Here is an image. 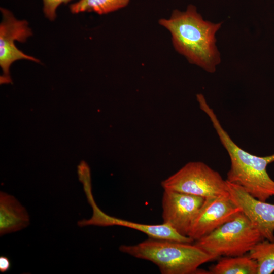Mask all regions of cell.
I'll return each instance as SVG.
<instances>
[{
  "instance_id": "obj_1",
  "label": "cell",
  "mask_w": 274,
  "mask_h": 274,
  "mask_svg": "<svg viewBox=\"0 0 274 274\" xmlns=\"http://www.w3.org/2000/svg\"><path fill=\"white\" fill-rule=\"evenodd\" d=\"M158 23L170 34L175 50L188 61L213 73L221 62L216 34L222 22L204 20L196 6L189 5L185 11L174 10L168 18Z\"/></svg>"
},
{
  "instance_id": "obj_2",
  "label": "cell",
  "mask_w": 274,
  "mask_h": 274,
  "mask_svg": "<svg viewBox=\"0 0 274 274\" xmlns=\"http://www.w3.org/2000/svg\"><path fill=\"white\" fill-rule=\"evenodd\" d=\"M200 108L209 117L221 143L227 151L230 160V168L226 181L240 186L253 197L266 201L274 196V180L267 171V166L274 162V153L258 156L239 147L223 128L213 110L204 95H196Z\"/></svg>"
},
{
  "instance_id": "obj_3",
  "label": "cell",
  "mask_w": 274,
  "mask_h": 274,
  "mask_svg": "<svg viewBox=\"0 0 274 274\" xmlns=\"http://www.w3.org/2000/svg\"><path fill=\"white\" fill-rule=\"evenodd\" d=\"M119 250L134 257L150 261L162 274L199 273L198 267L215 260L194 244L149 237L134 245H121Z\"/></svg>"
},
{
  "instance_id": "obj_4",
  "label": "cell",
  "mask_w": 274,
  "mask_h": 274,
  "mask_svg": "<svg viewBox=\"0 0 274 274\" xmlns=\"http://www.w3.org/2000/svg\"><path fill=\"white\" fill-rule=\"evenodd\" d=\"M263 239L256 227L241 212L194 244L215 260L220 256L244 255Z\"/></svg>"
},
{
  "instance_id": "obj_5",
  "label": "cell",
  "mask_w": 274,
  "mask_h": 274,
  "mask_svg": "<svg viewBox=\"0 0 274 274\" xmlns=\"http://www.w3.org/2000/svg\"><path fill=\"white\" fill-rule=\"evenodd\" d=\"M164 189L175 190L204 198L229 195L227 181L206 163L192 161L161 183Z\"/></svg>"
},
{
  "instance_id": "obj_6",
  "label": "cell",
  "mask_w": 274,
  "mask_h": 274,
  "mask_svg": "<svg viewBox=\"0 0 274 274\" xmlns=\"http://www.w3.org/2000/svg\"><path fill=\"white\" fill-rule=\"evenodd\" d=\"M2 20L0 24V66L2 70L1 84L12 82L10 68L17 60H26L40 63L39 59L29 56L19 50L15 45V41L25 43L32 35L28 23L25 20L16 18L10 10L0 9Z\"/></svg>"
},
{
  "instance_id": "obj_7",
  "label": "cell",
  "mask_w": 274,
  "mask_h": 274,
  "mask_svg": "<svg viewBox=\"0 0 274 274\" xmlns=\"http://www.w3.org/2000/svg\"><path fill=\"white\" fill-rule=\"evenodd\" d=\"M84 191L88 203L91 206L93 214L89 219H82L78 222L79 227L88 225L98 226H120L130 228L143 232L150 237L165 239L184 243H193L194 241L187 236H184L165 223L158 225H149L135 223L124 219L117 218L106 214L97 206L92 193V187L84 188Z\"/></svg>"
},
{
  "instance_id": "obj_8",
  "label": "cell",
  "mask_w": 274,
  "mask_h": 274,
  "mask_svg": "<svg viewBox=\"0 0 274 274\" xmlns=\"http://www.w3.org/2000/svg\"><path fill=\"white\" fill-rule=\"evenodd\" d=\"M241 212L229 195L206 198L194 218L187 236L194 241L208 235Z\"/></svg>"
},
{
  "instance_id": "obj_9",
  "label": "cell",
  "mask_w": 274,
  "mask_h": 274,
  "mask_svg": "<svg viewBox=\"0 0 274 274\" xmlns=\"http://www.w3.org/2000/svg\"><path fill=\"white\" fill-rule=\"evenodd\" d=\"M204 199L203 197L164 189L162 199L163 223L179 234L187 236Z\"/></svg>"
},
{
  "instance_id": "obj_10",
  "label": "cell",
  "mask_w": 274,
  "mask_h": 274,
  "mask_svg": "<svg viewBox=\"0 0 274 274\" xmlns=\"http://www.w3.org/2000/svg\"><path fill=\"white\" fill-rule=\"evenodd\" d=\"M227 182L233 202L256 227L263 239L274 241V204L260 200L240 186Z\"/></svg>"
},
{
  "instance_id": "obj_11",
  "label": "cell",
  "mask_w": 274,
  "mask_h": 274,
  "mask_svg": "<svg viewBox=\"0 0 274 274\" xmlns=\"http://www.w3.org/2000/svg\"><path fill=\"white\" fill-rule=\"evenodd\" d=\"M29 224L25 209L13 196L0 192V235L19 231Z\"/></svg>"
},
{
  "instance_id": "obj_12",
  "label": "cell",
  "mask_w": 274,
  "mask_h": 274,
  "mask_svg": "<svg viewBox=\"0 0 274 274\" xmlns=\"http://www.w3.org/2000/svg\"><path fill=\"white\" fill-rule=\"evenodd\" d=\"M210 274H257L256 262L249 255L225 257L209 268Z\"/></svg>"
},
{
  "instance_id": "obj_13",
  "label": "cell",
  "mask_w": 274,
  "mask_h": 274,
  "mask_svg": "<svg viewBox=\"0 0 274 274\" xmlns=\"http://www.w3.org/2000/svg\"><path fill=\"white\" fill-rule=\"evenodd\" d=\"M130 0H79L70 6L73 14L94 12L99 15L108 14L127 6Z\"/></svg>"
},
{
  "instance_id": "obj_14",
  "label": "cell",
  "mask_w": 274,
  "mask_h": 274,
  "mask_svg": "<svg viewBox=\"0 0 274 274\" xmlns=\"http://www.w3.org/2000/svg\"><path fill=\"white\" fill-rule=\"evenodd\" d=\"M249 256L257 264V274L274 272V241L263 239L249 251Z\"/></svg>"
},
{
  "instance_id": "obj_15",
  "label": "cell",
  "mask_w": 274,
  "mask_h": 274,
  "mask_svg": "<svg viewBox=\"0 0 274 274\" xmlns=\"http://www.w3.org/2000/svg\"><path fill=\"white\" fill-rule=\"evenodd\" d=\"M43 11L45 17L50 21L56 18L57 8L62 4H67L72 0H42Z\"/></svg>"
},
{
  "instance_id": "obj_16",
  "label": "cell",
  "mask_w": 274,
  "mask_h": 274,
  "mask_svg": "<svg viewBox=\"0 0 274 274\" xmlns=\"http://www.w3.org/2000/svg\"><path fill=\"white\" fill-rule=\"evenodd\" d=\"M10 260L6 256H0V271L5 272L10 269Z\"/></svg>"
}]
</instances>
